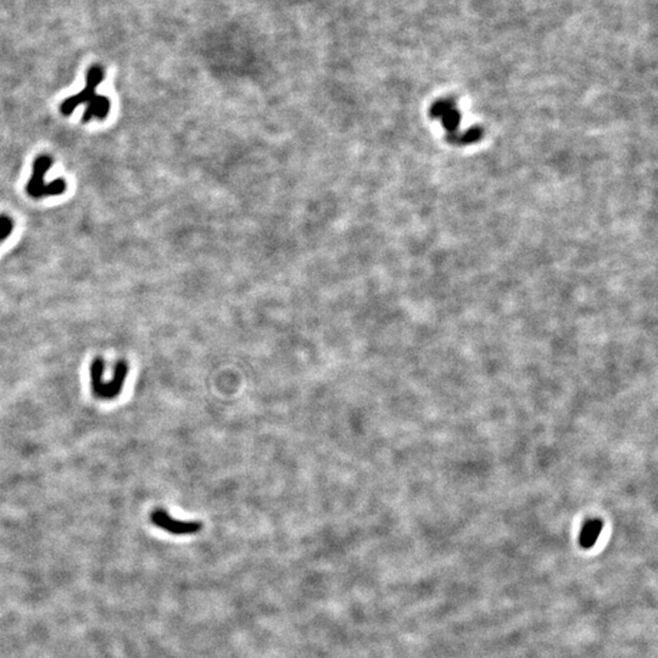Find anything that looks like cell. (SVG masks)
<instances>
[{"instance_id": "ba28073f", "label": "cell", "mask_w": 658, "mask_h": 658, "mask_svg": "<svg viewBox=\"0 0 658 658\" xmlns=\"http://www.w3.org/2000/svg\"><path fill=\"white\" fill-rule=\"evenodd\" d=\"M14 230V221L8 215H0V243L5 241Z\"/></svg>"}, {"instance_id": "277c9868", "label": "cell", "mask_w": 658, "mask_h": 658, "mask_svg": "<svg viewBox=\"0 0 658 658\" xmlns=\"http://www.w3.org/2000/svg\"><path fill=\"white\" fill-rule=\"evenodd\" d=\"M127 376H128V363L125 360H120L116 363L112 379L109 382H105L99 399L101 400L116 399L125 387Z\"/></svg>"}, {"instance_id": "5b68a950", "label": "cell", "mask_w": 658, "mask_h": 658, "mask_svg": "<svg viewBox=\"0 0 658 658\" xmlns=\"http://www.w3.org/2000/svg\"><path fill=\"white\" fill-rule=\"evenodd\" d=\"M110 109H111V103L109 98L104 95H97L93 100H90L87 104L86 111L82 116L83 122H89L94 120H105L109 115Z\"/></svg>"}, {"instance_id": "52a82bcc", "label": "cell", "mask_w": 658, "mask_h": 658, "mask_svg": "<svg viewBox=\"0 0 658 658\" xmlns=\"http://www.w3.org/2000/svg\"><path fill=\"white\" fill-rule=\"evenodd\" d=\"M601 533V523L598 521H594L592 523H589L584 531H583V534H581V545L584 548H590L592 546L596 539H598V535Z\"/></svg>"}, {"instance_id": "7a4b0ae2", "label": "cell", "mask_w": 658, "mask_h": 658, "mask_svg": "<svg viewBox=\"0 0 658 658\" xmlns=\"http://www.w3.org/2000/svg\"><path fill=\"white\" fill-rule=\"evenodd\" d=\"M150 521L154 526H158L164 532L175 535H192L202 531L203 524L197 521H180L169 515L164 509H156L150 515Z\"/></svg>"}, {"instance_id": "8992f818", "label": "cell", "mask_w": 658, "mask_h": 658, "mask_svg": "<svg viewBox=\"0 0 658 658\" xmlns=\"http://www.w3.org/2000/svg\"><path fill=\"white\" fill-rule=\"evenodd\" d=\"M105 371V362L101 357H95L92 363H90V368H89V373H90V387H92V391L93 394L97 396V398H100V394H101V390H103V387H104V376Z\"/></svg>"}, {"instance_id": "3957f363", "label": "cell", "mask_w": 658, "mask_h": 658, "mask_svg": "<svg viewBox=\"0 0 658 658\" xmlns=\"http://www.w3.org/2000/svg\"><path fill=\"white\" fill-rule=\"evenodd\" d=\"M53 164V159L48 155H40L33 161L32 175L26 186V192L33 199H40L47 197V186L45 175L48 173Z\"/></svg>"}, {"instance_id": "6da1fadb", "label": "cell", "mask_w": 658, "mask_h": 658, "mask_svg": "<svg viewBox=\"0 0 658 658\" xmlns=\"http://www.w3.org/2000/svg\"><path fill=\"white\" fill-rule=\"evenodd\" d=\"M104 69L100 65H94L88 70L86 78V87L76 95L62 101L60 106L61 114L64 116H70L75 110L83 104H88L90 100L97 97V88L104 80Z\"/></svg>"}]
</instances>
